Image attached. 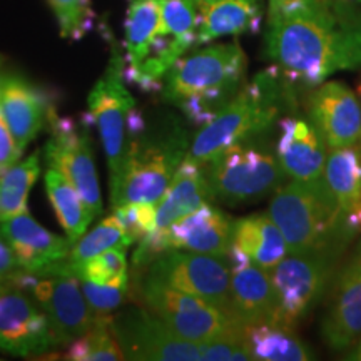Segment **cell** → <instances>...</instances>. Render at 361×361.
I'll return each mask as SVG.
<instances>
[{
	"label": "cell",
	"mask_w": 361,
	"mask_h": 361,
	"mask_svg": "<svg viewBox=\"0 0 361 361\" xmlns=\"http://www.w3.org/2000/svg\"><path fill=\"white\" fill-rule=\"evenodd\" d=\"M147 276L209 301L229 313L231 264L228 258L169 247L152 258L146 268Z\"/></svg>",
	"instance_id": "cell-13"
},
{
	"label": "cell",
	"mask_w": 361,
	"mask_h": 361,
	"mask_svg": "<svg viewBox=\"0 0 361 361\" xmlns=\"http://www.w3.org/2000/svg\"><path fill=\"white\" fill-rule=\"evenodd\" d=\"M293 101L295 87L276 66L266 67L192 135L186 157L204 166L236 144L255 141L278 123Z\"/></svg>",
	"instance_id": "cell-4"
},
{
	"label": "cell",
	"mask_w": 361,
	"mask_h": 361,
	"mask_svg": "<svg viewBox=\"0 0 361 361\" xmlns=\"http://www.w3.org/2000/svg\"><path fill=\"white\" fill-rule=\"evenodd\" d=\"M323 178L353 236L361 234V147L331 149Z\"/></svg>",
	"instance_id": "cell-24"
},
{
	"label": "cell",
	"mask_w": 361,
	"mask_h": 361,
	"mask_svg": "<svg viewBox=\"0 0 361 361\" xmlns=\"http://www.w3.org/2000/svg\"><path fill=\"white\" fill-rule=\"evenodd\" d=\"M54 109L42 87L16 71L0 69V114L22 152L47 128Z\"/></svg>",
	"instance_id": "cell-18"
},
{
	"label": "cell",
	"mask_w": 361,
	"mask_h": 361,
	"mask_svg": "<svg viewBox=\"0 0 361 361\" xmlns=\"http://www.w3.org/2000/svg\"><path fill=\"white\" fill-rule=\"evenodd\" d=\"M358 92H360V96H361V84H360V89H358Z\"/></svg>",
	"instance_id": "cell-42"
},
{
	"label": "cell",
	"mask_w": 361,
	"mask_h": 361,
	"mask_svg": "<svg viewBox=\"0 0 361 361\" xmlns=\"http://www.w3.org/2000/svg\"><path fill=\"white\" fill-rule=\"evenodd\" d=\"M20 157L22 151L13 141L11 130H8L6 121L0 114V174L16 164L17 161H20Z\"/></svg>",
	"instance_id": "cell-38"
},
{
	"label": "cell",
	"mask_w": 361,
	"mask_h": 361,
	"mask_svg": "<svg viewBox=\"0 0 361 361\" xmlns=\"http://www.w3.org/2000/svg\"><path fill=\"white\" fill-rule=\"evenodd\" d=\"M40 174V152L34 151L24 161L0 174V223L27 211L29 192Z\"/></svg>",
	"instance_id": "cell-29"
},
{
	"label": "cell",
	"mask_w": 361,
	"mask_h": 361,
	"mask_svg": "<svg viewBox=\"0 0 361 361\" xmlns=\"http://www.w3.org/2000/svg\"><path fill=\"white\" fill-rule=\"evenodd\" d=\"M259 268L269 271L290 255L281 229L268 213H256L234 221L233 245Z\"/></svg>",
	"instance_id": "cell-25"
},
{
	"label": "cell",
	"mask_w": 361,
	"mask_h": 361,
	"mask_svg": "<svg viewBox=\"0 0 361 361\" xmlns=\"http://www.w3.org/2000/svg\"><path fill=\"white\" fill-rule=\"evenodd\" d=\"M234 221L211 202L176 221L164 236L166 250L178 247L228 258L233 245Z\"/></svg>",
	"instance_id": "cell-20"
},
{
	"label": "cell",
	"mask_w": 361,
	"mask_h": 361,
	"mask_svg": "<svg viewBox=\"0 0 361 361\" xmlns=\"http://www.w3.org/2000/svg\"><path fill=\"white\" fill-rule=\"evenodd\" d=\"M319 6V0H268V20L288 13L310 11Z\"/></svg>",
	"instance_id": "cell-39"
},
{
	"label": "cell",
	"mask_w": 361,
	"mask_h": 361,
	"mask_svg": "<svg viewBox=\"0 0 361 361\" xmlns=\"http://www.w3.org/2000/svg\"><path fill=\"white\" fill-rule=\"evenodd\" d=\"M56 16L62 39L79 40L92 29L94 12L90 0H47Z\"/></svg>",
	"instance_id": "cell-33"
},
{
	"label": "cell",
	"mask_w": 361,
	"mask_h": 361,
	"mask_svg": "<svg viewBox=\"0 0 361 361\" xmlns=\"http://www.w3.org/2000/svg\"><path fill=\"white\" fill-rule=\"evenodd\" d=\"M102 34L109 42V62L101 79L90 90L87 106L92 126L97 129L107 157L109 178L119 169L128 142L133 119L137 112L135 99L126 85L124 49L117 42L106 22H101Z\"/></svg>",
	"instance_id": "cell-6"
},
{
	"label": "cell",
	"mask_w": 361,
	"mask_h": 361,
	"mask_svg": "<svg viewBox=\"0 0 361 361\" xmlns=\"http://www.w3.org/2000/svg\"><path fill=\"white\" fill-rule=\"evenodd\" d=\"M268 214L281 229L290 252L343 255L355 236L348 231L324 178L281 184L269 201Z\"/></svg>",
	"instance_id": "cell-5"
},
{
	"label": "cell",
	"mask_w": 361,
	"mask_h": 361,
	"mask_svg": "<svg viewBox=\"0 0 361 361\" xmlns=\"http://www.w3.org/2000/svg\"><path fill=\"white\" fill-rule=\"evenodd\" d=\"M25 271L22 268L16 252L8 246L6 238L0 233V288L11 286V284H19L20 278L24 276Z\"/></svg>",
	"instance_id": "cell-37"
},
{
	"label": "cell",
	"mask_w": 361,
	"mask_h": 361,
	"mask_svg": "<svg viewBox=\"0 0 361 361\" xmlns=\"http://www.w3.org/2000/svg\"><path fill=\"white\" fill-rule=\"evenodd\" d=\"M311 124L328 151L361 147V104L340 80H324L308 96Z\"/></svg>",
	"instance_id": "cell-17"
},
{
	"label": "cell",
	"mask_w": 361,
	"mask_h": 361,
	"mask_svg": "<svg viewBox=\"0 0 361 361\" xmlns=\"http://www.w3.org/2000/svg\"><path fill=\"white\" fill-rule=\"evenodd\" d=\"M0 233L25 273H37L67 259L72 243L45 229L27 211L0 223Z\"/></svg>",
	"instance_id": "cell-22"
},
{
	"label": "cell",
	"mask_w": 361,
	"mask_h": 361,
	"mask_svg": "<svg viewBox=\"0 0 361 361\" xmlns=\"http://www.w3.org/2000/svg\"><path fill=\"white\" fill-rule=\"evenodd\" d=\"M211 201L213 194L207 184L204 166L186 157L156 204L154 231L139 241V247L134 251L133 263L135 268H146L154 256L166 250L164 236L176 221Z\"/></svg>",
	"instance_id": "cell-14"
},
{
	"label": "cell",
	"mask_w": 361,
	"mask_h": 361,
	"mask_svg": "<svg viewBox=\"0 0 361 361\" xmlns=\"http://www.w3.org/2000/svg\"><path fill=\"white\" fill-rule=\"evenodd\" d=\"M231 296L229 314L243 329L256 324H278V301L268 271L231 247Z\"/></svg>",
	"instance_id": "cell-19"
},
{
	"label": "cell",
	"mask_w": 361,
	"mask_h": 361,
	"mask_svg": "<svg viewBox=\"0 0 361 361\" xmlns=\"http://www.w3.org/2000/svg\"><path fill=\"white\" fill-rule=\"evenodd\" d=\"M348 360H353V361H361V338L358 340V343L353 346V348L350 350V355H348Z\"/></svg>",
	"instance_id": "cell-40"
},
{
	"label": "cell",
	"mask_w": 361,
	"mask_h": 361,
	"mask_svg": "<svg viewBox=\"0 0 361 361\" xmlns=\"http://www.w3.org/2000/svg\"><path fill=\"white\" fill-rule=\"evenodd\" d=\"M19 286L37 301L47 316L54 348L78 340L96 323L97 316L85 300L79 278L66 261L37 273H25Z\"/></svg>",
	"instance_id": "cell-7"
},
{
	"label": "cell",
	"mask_w": 361,
	"mask_h": 361,
	"mask_svg": "<svg viewBox=\"0 0 361 361\" xmlns=\"http://www.w3.org/2000/svg\"><path fill=\"white\" fill-rule=\"evenodd\" d=\"M4 62H6V57H4V56H2V54H0V69H2Z\"/></svg>",
	"instance_id": "cell-41"
},
{
	"label": "cell",
	"mask_w": 361,
	"mask_h": 361,
	"mask_svg": "<svg viewBox=\"0 0 361 361\" xmlns=\"http://www.w3.org/2000/svg\"><path fill=\"white\" fill-rule=\"evenodd\" d=\"M213 201L245 204L263 200L281 186L284 173L276 156L250 144H236L204 164Z\"/></svg>",
	"instance_id": "cell-8"
},
{
	"label": "cell",
	"mask_w": 361,
	"mask_h": 361,
	"mask_svg": "<svg viewBox=\"0 0 361 361\" xmlns=\"http://www.w3.org/2000/svg\"><path fill=\"white\" fill-rule=\"evenodd\" d=\"M340 255L290 252L268 271L278 301V324L295 329L326 295Z\"/></svg>",
	"instance_id": "cell-10"
},
{
	"label": "cell",
	"mask_w": 361,
	"mask_h": 361,
	"mask_svg": "<svg viewBox=\"0 0 361 361\" xmlns=\"http://www.w3.org/2000/svg\"><path fill=\"white\" fill-rule=\"evenodd\" d=\"M319 6L340 24L361 29V0H319Z\"/></svg>",
	"instance_id": "cell-36"
},
{
	"label": "cell",
	"mask_w": 361,
	"mask_h": 361,
	"mask_svg": "<svg viewBox=\"0 0 361 361\" xmlns=\"http://www.w3.org/2000/svg\"><path fill=\"white\" fill-rule=\"evenodd\" d=\"M80 288L87 300L90 310L96 316H111L124 303L129 286H109V284H97L89 279L79 278Z\"/></svg>",
	"instance_id": "cell-35"
},
{
	"label": "cell",
	"mask_w": 361,
	"mask_h": 361,
	"mask_svg": "<svg viewBox=\"0 0 361 361\" xmlns=\"http://www.w3.org/2000/svg\"><path fill=\"white\" fill-rule=\"evenodd\" d=\"M191 139L178 116L135 112L123 161L109 178L112 209L130 202L157 204L186 159Z\"/></svg>",
	"instance_id": "cell-2"
},
{
	"label": "cell",
	"mask_w": 361,
	"mask_h": 361,
	"mask_svg": "<svg viewBox=\"0 0 361 361\" xmlns=\"http://www.w3.org/2000/svg\"><path fill=\"white\" fill-rule=\"evenodd\" d=\"M66 360L117 361L124 360L123 350L111 328V316H97L92 328L71 343Z\"/></svg>",
	"instance_id": "cell-31"
},
{
	"label": "cell",
	"mask_w": 361,
	"mask_h": 361,
	"mask_svg": "<svg viewBox=\"0 0 361 361\" xmlns=\"http://www.w3.org/2000/svg\"><path fill=\"white\" fill-rule=\"evenodd\" d=\"M133 245V239L128 236L124 226L112 214L109 218H104L97 226H94L92 231L84 233L72 245L66 263L72 271H75L84 263H87L89 259H92L94 256H97L99 252L111 250V247L129 250Z\"/></svg>",
	"instance_id": "cell-30"
},
{
	"label": "cell",
	"mask_w": 361,
	"mask_h": 361,
	"mask_svg": "<svg viewBox=\"0 0 361 361\" xmlns=\"http://www.w3.org/2000/svg\"><path fill=\"white\" fill-rule=\"evenodd\" d=\"M161 0H130L124 22L126 71L141 66L161 35Z\"/></svg>",
	"instance_id": "cell-26"
},
{
	"label": "cell",
	"mask_w": 361,
	"mask_h": 361,
	"mask_svg": "<svg viewBox=\"0 0 361 361\" xmlns=\"http://www.w3.org/2000/svg\"><path fill=\"white\" fill-rule=\"evenodd\" d=\"M144 308L152 311L179 336L206 343L245 331L231 314L209 301L142 274L137 286Z\"/></svg>",
	"instance_id": "cell-9"
},
{
	"label": "cell",
	"mask_w": 361,
	"mask_h": 361,
	"mask_svg": "<svg viewBox=\"0 0 361 361\" xmlns=\"http://www.w3.org/2000/svg\"><path fill=\"white\" fill-rule=\"evenodd\" d=\"M128 250L126 247H111L99 252L79 269L74 271L78 278L89 279L97 284H109V286H129L128 279Z\"/></svg>",
	"instance_id": "cell-32"
},
{
	"label": "cell",
	"mask_w": 361,
	"mask_h": 361,
	"mask_svg": "<svg viewBox=\"0 0 361 361\" xmlns=\"http://www.w3.org/2000/svg\"><path fill=\"white\" fill-rule=\"evenodd\" d=\"M90 117H61L54 107L49 116V139L45 161L67 176L87 206L94 219L102 214V192L90 142Z\"/></svg>",
	"instance_id": "cell-11"
},
{
	"label": "cell",
	"mask_w": 361,
	"mask_h": 361,
	"mask_svg": "<svg viewBox=\"0 0 361 361\" xmlns=\"http://www.w3.org/2000/svg\"><path fill=\"white\" fill-rule=\"evenodd\" d=\"M111 328L124 360L134 361H206L207 341L196 343L179 336L147 308L111 314Z\"/></svg>",
	"instance_id": "cell-12"
},
{
	"label": "cell",
	"mask_w": 361,
	"mask_h": 361,
	"mask_svg": "<svg viewBox=\"0 0 361 361\" xmlns=\"http://www.w3.org/2000/svg\"><path fill=\"white\" fill-rule=\"evenodd\" d=\"M44 184L49 201H51L59 218V223L64 228L67 239L74 245L85 233V229L92 223L94 218L90 216L82 196L74 188V184L56 166L49 164L47 171H45Z\"/></svg>",
	"instance_id": "cell-27"
},
{
	"label": "cell",
	"mask_w": 361,
	"mask_h": 361,
	"mask_svg": "<svg viewBox=\"0 0 361 361\" xmlns=\"http://www.w3.org/2000/svg\"><path fill=\"white\" fill-rule=\"evenodd\" d=\"M196 45L255 34L264 19V0H197Z\"/></svg>",
	"instance_id": "cell-23"
},
{
	"label": "cell",
	"mask_w": 361,
	"mask_h": 361,
	"mask_svg": "<svg viewBox=\"0 0 361 361\" xmlns=\"http://www.w3.org/2000/svg\"><path fill=\"white\" fill-rule=\"evenodd\" d=\"M319 335L336 353L351 350L361 338V245L329 284Z\"/></svg>",
	"instance_id": "cell-15"
},
{
	"label": "cell",
	"mask_w": 361,
	"mask_h": 361,
	"mask_svg": "<svg viewBox=\"0 0 361 361\" xmlns=\"http://www.w3.org/2000/svg\"><path fill=\"white\" fill-rule=\"evenodd\" d=\"M54 348L47 316L19 284L0 288V350L17 356Z\"/></svg>",
	"instance_id": "cell-16"
},
{
	"label": "cell",
	"mask_w": 361,
	"mask_h": 361,
	"mask_svg": "<svg viewBox=\"0 0 361 361\" xmlns=\"http://www.w3.org/2000/svg\"><path fill=\"white\" fill-rule=\"evenodd\" d=\"M247 57L233 40L186 52L174 62L161 85L162 101L196 128L209 123L246 84Z\"/></svg>",
	"instance_id": "cell-3"
},
{
	"label": "cell",
	"mask_w": 361,
	"mask_h": 361,
	"mask_svg": "<svg viewBox=\"0 0 361 361\" xmlns=\"http://www.w3.org/2000/svg\"><path fill=\"white\" fill-rule=\"evenodd\" d=\"M264 47L293 87L314 89L361 67V29L340 24L322 6L268 20Z\"/></svg>",
	"instance_id": "cell-1"
},
{
	"label": "cell",
	"mask_w": 361,
	"mask_h": 361,
	"mask_svg": "<svg viewBox=\"0 0 361 361\" xmlns=\"http://www.w3.org/2000/svg\"><path fill=\"white\" fill-rule=\"evenodd\" d=\"M326 156V146L313 124L293 116L279 119L276 159L284 176L301 183L322 179Z\"/></svg>",
	"instance_id": "cell-21"
},
{
	"label": "cell",
	"mask_w": 361,
	"mask_h": 361,
	"mask_svg": "<svg viewBox=\"0 0 361 361\" xmlns=\"http://www.w3.org/2000/svg\"><path fill=\"white\" fill-rule=\"evenodd\" d=\"M112 214L121 221L133 243L142 241L156 228V204L130 202L112 209Z\"/></svg>",
	"instance_id": "cell-34"
},
{
	"label": "cell",
	"mask_w": 361,
	"mask_h": 361,
	"mask_svg": "<svg viewBox=\"0 0 361 361\" xmlns=\"http://www.w3.org/2000/svg\"><path fill=\"white\" fill-rule=\"evenodd\" d=\"M245 341L251 358L258 361H308L314 356L295 329L279 324H256L245 328Z\"/></svg>",
	"instance_id": "cell-28"
}]
</instances>
